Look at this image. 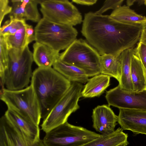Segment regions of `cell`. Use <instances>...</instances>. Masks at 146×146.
Here are the masks:
<instances>
[{"mask_svg": "<svg viewBox=\"0 0 146 146\" xmlns=\"http://www.w3.org/2000/svg\"><path fill=\"white\" fill-rule=\"evenodd\" d=\"M82 22V35L100 55L118 57L124 50L133 48L139 41L142 30L140 24L122 23L110 15L92 12L85 14Z\"/></svg>", "mask_w": 146, "mask_h": 146, "instance_id": "6da1fadb", "label": "cell"}, {"mask_svg": "<svg viewBox=\"0 0 146 146\" xmlns=\"http://www.w3.org/2000/svg\"><path fill=\"white\" fill-rule=\"evenodd\" d=\"M71 82L53 68L39 67L32 73L31 84L40 104L44 119L67 92Z\"/></svg>", "mask_w": 146, "mask_h": 146, "instance_id": "7a4b0ae2", "label": "cell"}, {"mask_svg": "<svg viewBox=\"0 0 146 146\" xmlns=\"http://www.w3.org/2000/svg\"><path fill=\"white\" fill-rule=\"evenodd\" d=\"M0 99L8 109L16 113L28 121L39 126L41 117L38 98L32 86L18 90L5 88Z\"/></svg>", "mask_w": 146, "mask_h": 146, "instance_id": "3957f363", "label": "cell"}, {"mask_svg": "<svg viewBox=\"0 0 146 146\" xmlns=\"http://www.w3.org/2000/svg\"><path fill=\"white\" fill-rule=\"evenodd\" d=\"M33 54L28 46L21 49H9V61L5 74V86L10 90L24 88L29 84L32 73Z\"/></svg>", "mask_w": 146, "mask_h": 146, "instance_id": "277c9868", "label": "cell"}, {"mask_svg": "<svg viewBox=\"0 0 146 146\" xmlns=\"http://www.w3.org/2000/svg\"><path fill=\"white\" fill-rule=\"evenodd\" d=\"M100 57L95 49L80 38L76 39L60 54L59 59L66 64L82 69L89 77L101 74Z\"/></svg>", "mask_w": 146, "mask_h": 146, "instance_id": "5b68a950", "label": "cell"}, {"mask_svg": "<svg viewBox=\"0 0 146 146\" xmlns=\"http://www.w3.org/2000/svg\"><path fill=\"white\" fill-rule=\"evenodd\" d=\"M35 40L59 52L66 49L78 34L73 26L55 23L43 18L34 29Z\"/></svg>", "mask_w": 146, "mask_h": 146, "instance_id": "8992f818", "label": "cell"}, {"mask_svg": "<svg viewBox=\"0 0 146 146\" xmlns=\"http://www.w3.org/2000/svg\"><path fill=\"white\" fill-rule=\"evenodd\" d=\"M83 88L80 83L72 82L69 89L44 119L41 130L46 133L64 124L69 117L79 109L78 102Z\"/></svg>", "mask_w": 146, "mask_h": 146, "instance_id": "52a82bcc", "label": "cell"}, {"mask_svg": "<svg viewBox=\"0 0 146 146\" xmlns=\"http://www.w3.org/2000/svg\"><path fill=\"white\" fill-rule=\"evenodd\" d=\"M46 133L42 140L45 146H81L101 135L67 121Z\"/></svg>", "mask_w": 146, "mask_h": 146, "instance_id": "ba28073f", "label": "cell"}, {"mask_svg": "<svg viewBox=\"0 0 146 146\" xmlns=\"http://www.w3.org/2000/svg\"><path fill=\"white\" fill-rule=\"evenodd\" d=\"M40 4L43 18L49 21L72 26L83 22L81 13L68 0H43Z\"/></svg>", "mask_w": 146, "mask_h": 146, "instance_id": "9c48e42d", "label": "cell"}, {"mask_svg": "<svg viewBox=\"0 0 146 146\" xmlns=\"http://www.w3.org/2000/svg\"><path fill=\"white\" fill-rule=\"evenodd\" d=\"M105 98L109 106L120 109L146 110V90L140 92L121 89L119 85L107 91Z\"/></svg>", "mask_w": 146, "mask_h": 146, "instance_id": "30bf717a", "label": "cell"}, {"mask_svg": "<svg viewBox=\"0 0 146 146\" xmlns=\"http://www.w3.org/2000/svg\"><path fill=\"white\" fill-rule=\"evenodd\" d=\"M0 146H45L42 140L34 143L4 115L0 119Z\"/></svg>", "mask_w": 146, "mask_h": 146, "instance_id": "8fae6325", "label": "cell"}, {"mask_svg": "<svg viewBox=\"0 0 146 146\" xmlns=\"http://www.w3.org/2000/svg\"><path fill=\"white\" fill-rule=\"evenodd\" d=\"M117 122L123 130L131 131L134 136L146 134V110L119 109Z\"/></svg>", "mask_w": 146, "mask_h": 146, "instance_id": "7c38bea8", "label": "cell"}, {"mask_svg": "<svg viewBox=\"0 0 146 146\" xmlns=\"http://www.w3.org/2000/svg\"><path fill=\"white\" fill-rule=\"evenodd\" d=\"M93 127L101 134L107 135L115 131L118 116L108 105L98 106L93 111Z\"/></svg>", "mask_w": 146, "mask_h": 146, "instance_id": "4fadbf2b", "label": "cell"}, {"mask_svg": "<svg viewBox=\"0 0 146 146\" xmlns=\"http://www.w3.org/2000/svg\"><path fill=\"white\" fill-rule=\"evenodd\" d=\"M4 115L11 122L19 127L34 143L40 139L39 126L28 121L16 113L9 109L6 110Z\"/></svg>", "mask_w": 146, "mask_h": 146, "instance_id": "5bb4252c", "label": "cell"}, {"mask_svg": "<svg viewBox=\"0 0 146 146\" xmlns=\"http://www.w3.org/2000/svg\"><path fill=\"white\" fill-rule=\"evenodd\" d=\"M33 47V60L38 67H51L59 58V52L46 45L36 42Z\"/></svg>", "mask_w": 146, "mask_h": 146, "instance_id": "9a60e30c", "label": "cell"}, {"mask_svg": "<svg viewBox=\"0 0 146 146\" xmlns=\"http://www.w3.org/2000/svg\"><path fill=\"white\" fill-rule=\"evenodd\" d=\"M110 77L100 74L89 79L81 92L85 98L98 97L110 85Z\"/></svg>", "mask_w": 146, "mask_h": 146, "instance_id": "2e32d148", "label": "cell"}, {"mask_svg": "<svg viewBox=\"0 0 146 146\" xmlns=\"http://www.w3.org/2000/svg\"><path fill=\"white\" fill-rule=\"evenodd\" d=\"M128 135L123 130L118 128L113 133L107 135L101 134L94 139L81 146H118L129 144Z\"/></svg>", "mask_w": 146, "mask_h": 146, "instance_id": "e0dca14e", "label": "cell"}, {"mask_svg": "<svg viewBox=\"0 0 146 146\" xmlns=\"http://www.w3.org/2000/svg\"><path fill=\"white\" fill-rule=\"evenodd\" d=\"M133 49L125 50L119 56L121 73L119 85L122 90L128 91H134L131 77V61Z\"/></svg>", "mask_w": 146, "mask_h": 146, "instance_id": "ac0fdd59", "label": "cell"}, {"mask_svg": "<svg viewBox=\"0 0 146 146\" xmlns=\"http://www.w3.org/2000/svg\"><path fill=\"white\" fill-rule=\"evenodd\" d=\"M53 68L71 82H87L89 77L82 69L73 65L66 64L59 59L54 64Z\"/></svg>", "mask_w": 146, "mask_h": 146, "instance_id": "d6986e66", "label": "cell"}, {"mask_svg": "<svg viewBox=\"0 0 146 146\" xmlns=\"http://www.w3.org/2000/svg\"><path fill=\"white\" fill-rule=\"evenodd\" d=\"M110 16L119 22L129 25L140 24L146 18L145 16L137 14L125 5L113 10Z\"/></svg>", "mask_w": 146, "mask_h": 146, "instance_id": "ffe728a7", "label": "cell"}, {"mask_svg": "<svg viewBox=\"0 0 146 146\" xmlns=\"http://www.w3.org/2000/svg\"><path fill=\"white\" fill-rule=\"evenodd\" d=\"M131 77L134 91L146 90V76L145 69L139 57L133 52L131 61Z\"/></svg>", "mask_w": 146, "mask_h": 146, "instance_id": "44dd1931", "label": "cell"}, {"mask_svg": "<svg viewBox=\"0 0 146 146\" xmlns=\"http://www.w3.org/2000/svg\"><path fill=\"white\" fill-rule=\"evenodd\" d=\"M100 68L101 74L113 77L119 82L121 66L119 56L116 57L109 54L101 55Z\"/></svg>", "mask_w": 146, "mask_h": 146, "instance_id": "7402d4cb", "label": "cell"}, {"mask_svg": "<svg viewBox=\"0 0 146 146\" xmlns=\"http://www.w3.org/2000/svg\"><path fill=\"white\" fill-rule=\"evenodd\" d=\"M27 24L26 23L21 27L14 35L3 36L9 49L10 48L23 49L35 40V36L29 37L27 36L26 31Z\"/></svg>", "mask_w": 146, "mask_h": 146, "instance_id": "603a6c76", "label": "cell"}, {"mask_svg": "<svg viewBox=\"0 0 146 146\" xmlns=\"http://www.w3.org/2000/svg\"><path fill=\"white\" fill-rule=\"evenodd\" d=\"M0 82H5V74L8 65L9 49L3 36L0 38Z\"/></svg>", "mask_w": 146, "mask_h": 146, "instance_id": "cb8c5ba5", "label": "cell"}, {"mask_svg": "<svg viewBox=\"0 0 146 146\" xmlns=\"http://www.w3.org/2000/svg\"><path fill=\"white\" fill-rule=\"evenodd\" d=\"M25 20L11 19L6 21L0 27V36H4L15 34L17 30L26 23Z\"/></svg>", "mask_w": 146, "mask_h": 146, "instance_id": "d4e9b609", "label": "cell"}, {"mask_svg": "<svg viewBox=\"0 0 146 146\" xmlns=\"http://www.w3.org/2000/svg\"><path fill=\"white\" fill-rule=\"evenodd\" d=\"M43 0H30L25 8V19L38 22L41 19L37 5Z\"/></svg>", "mask_w": 146, "mask_h": 146, "instance_id": "484cf974", "label": "cell"}, {"mask_svg": "<svg viewBox=\"0 0 146 146\" xmlns=\"http://www.w3.org/2000/svg\"><path fill=\"white\" fill-rule=\"evenodd\" d=\"M29 0H12V10L9 14L10 19H25V8Z\"/></svg>", "mask_w": 146, "mask_h": 146, "instance_id": "4316f807", "label": "cell"}, {"mask_svg": "<svg viewBox=\"0 0 146 146\" xmlns=\"http://www.w3.org/2000/svg\"><path fill=\"white\" fill-rule=\"evenodd\" d=\"M123 1V0H106L102 7L94 13L97 15H102L109 9L114 10L121 6Z\"/></svg>", "mask_w": 146, "mask_h": 146, "instance_id": "83f0119b", "label": "cell"}, {"mask_svg": "<svg viewBox=\"0 0 146 146\" xmlns=\"http://www.w3.org/2000/svg\"><path fill=\"white\" fill-rule=\"evenodd\" d=\"M134 52L139 58L146 70V46L139 42L136 48H134Z\"/></svg>", "mask_w": 146, "mask_h": 146, "instance_id": "f1b7e54d", "label": "cell"}, {"mask_svg": "<svg viewBox=\"0 0 146 146\" xmlns=\"http://www.w3.org/2000/svg\"><path fill=\"white\" fill-rule=\"evenodd\" d=\"M12 10V7L9 5L8 0H0V26L5 15L10 13Z\"/></svg>", "mask_w": 146, "mask_h": 146, "instance_id": "f546056e", "label": "cell"}, {"mask_svg": "<svg viewBox=\"0 0 146 146\" xmlns=\"http://www.w3.org/2000/svg\"><path fill=\"white\" fill-rule=\"evenodd\" d=\"M97 0H72V2L81 5L90 6L96 3Z\"/></svg>", "mask_w": 146, "mask_h": 146, "instance_id": "4dcf8cb0", "label": "cell"}, {"mask_svg": "<svg viewBox=\"0 0 146 146\" xmlns=\"http://www.w3.org/2000/svg\"><path fill=\"white\" fill-rule=\"evenodd\" d=\"M26 31L27 35L29 37H35V35H34V30L31 25L27 24Z\"/></svg>", "mask_w": 146, "mask_h": 146, "instance_id": "1f68e13d", "label": "cell"}, {"mask_svg": "<svg viewBox=\"0 0 146 146\" xmlns=\"http://www.w3.org/2000/svg\"><path fill=\"white\" fill-rule=\"evenodd\" d=\"M139 42L146 46V31L142 29Z\"/></svg>", "mask_w": 146, "mask_h": 146, "instance_id": "d6a6232c", "label": "cell"}, {"mask_svg": "<svg viewBox=\"0 0 146 146\" xmlns=\"http://www.w3.org/2000/svg\"><path fill=\"white\" fill-rule=\"evenodd\" d=\"M142 29L146 31V18L141 23Z\"/></svg>", "mask_w": 146, "mask_h": 146, "instance_id": "836d02e7", "label": "cell"}, {"mask_svg": "<svg viewBox=\"0 0 146 146\" xmlns=\"http://www.w3.org/2000/svg\"><path fill=\"white\" fill-rule=\"evenodd\" d=\"M137 0H127L126 1L127 5L129 7V6L133 5Z\"/></svg>", "mask_w": 146, "mask_h": 146, "instance_id": "e575fe53", "label": "cell"}, {"mask_svg": "<svg viewBox=\"0 0 146 146\" xmlns=\"http://www.w3.org/2000/svg\"><path fill=\"white\" fill-rule=\"evenodd\" d=\"M144 4L146 5V0H144Z\"/></svg>", "mask_w": 146, "mask_h": 146, "instance_id": "d590c367", "label": "cell"}, {"mask_svg": "<svg viewBox=\"0 0 146 146\" xmlns=\"http://www.w3.org/2000/svg\"><path fill=\"white\" fill-rule=\"evenodd\" d=\"M118 146H126L125 145H118Z\"/></svg>", "mask_w": 146, "mask_h": 146, "instance_id": "8d00e7d4", "label": "cell"}, {"mask_svg": "<svg viewBox=\"0 0 146 146\" xmlns=\"http://www.w3.org/2000/svg\"><path fill=\"white\" fill-rule=\"evenodd\" d=\"M145 74H146V70L145 69Z\"/></svg>", "mask_w": 146, "mask_h": 146, "instance_id": "74e56055", "label": "cell"}, {"mask_svg": "<svg viewBox=\"0 0 146 146\" xmlns=\"http://www.w3.org/2000/svg\"></svg>", "mask_w": 146, "mask_h": 146, "instance_id": "f35d334b", "label": "cell"}]
</instances>
